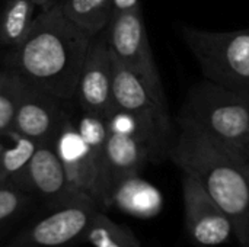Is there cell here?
<instances>
[{"label":"cell","mask_w":249,"mask_h":247,"mask_svg":"<svg viewBox=\"0 0 249 247\" xmlns=\"http://www.w3.org/2000/svg\"><path fill=\"white\" fill-rule=\"evenodd\" d=\"M25 82L10 68L0 70V134L12 130Z\"/></svg>","instance_id":"ac0fdd59"},{"label":"cell","mask_w":249,"mask_h":247,"mask_svg":"<svg viewBox=\"0 0 249 247\" xmlns=\"http://www.w3.org/2000/svg\"><path fill=\"white\" fill-rule=\"evenodd\" d=\"M22 188L53 201L57 205L88 197L73 188L51 143L38 144L25 170Z\"/></svg>","instance_id":"4fadbf2b"},{"label":"cell","mask_w":249,"mask_h":247,"mask_svg":"<svg viewBox=\"0 0 249 247\" xmlns=\"http://www.w3.org/2000/svg\"><path fill=\"white\" fill-rule=\"evenodd\" d=\"M83 243L92 247H142L133 229L111 220L98 210L83 236Z\"/></svg>","instance_id":"e0dca14e"},{"label":"cell","mask_w":249,"mask_h":247,"mask_svg":"<svg viewBox=\"0 0 249 247\" xmlns=\"http://www.w3.org/2000/svg\"><path fill=\"white\" fill-rule=\"evenodd\" d=\"M92 39L63 13L61 4H57L38 12L26 38L9 49L7 68L25 83L38 86L64 102L74 99Z\"/></svg>","instance_id":"6da1fadb"},{"label":"cell","mask_w":249,"mask_h":247,"mask_svg":"<svg viewBox=\"0 0 249 247\" xmlns=\"http://www.w3.org/2000/svg\"><path fill=\"white\" fill-rule=\"evenodd\" d=\"M184 224L188 240L198 247H217L235 236V227L223 208L191 176L182 173Z\"/></svg>","instance_id":"30bf717a"},{"label":"cell","mask_w":249,"mask_h":247,"mask_svg":"<svg viewBox=\"0 0 249 247\" xmlns=\"http://www.w3.org/2000/svg\"><path fill=\"white\" fill-rule=\"evenodd\" d=\"M112 82L114 57L102 32L92 39L77 80L74 99L80 111L108 118L115 109Z\"/></svg>","instance_id":"8fae6325"},{"label":"cell","mask_w":249,"mask_h":247,"mask_svg":"<svg viewBox=\"0 0 249 247\" xmlns=\"http://www.w3.org/2000/svg\"><path fill=\"white\" fill-rule=\"evenodd\" d=\"M38 9L31 0H4L0 7V45L18 47L32 29Z\"/></svg>","instance_id":"9a60e30c"},{"label":"cell","mask_w":249,"mask_h":247,"mask_svg":"<svg viewBox=\"0 0 249 247\" xmlns=\"http://www.w3.org/2000/svg\"><path fill=\"white\" fill-rule=\"evenodd\" d=\"M179 32L204 79L249 93V28L220 32L182 25Z\"/></svg>","instance_id":"277c9868"},{"label":"cell","mask_w":249,"mask_h":247,"mask_svg":"<svg viewBox=\"0 0 249 247\" xmlns=\"http://www.w3.org/2000/svg\"><path fill=\"white\" fill-rule=\"evenodd\" d=\"M63 102L55 95L25 83L12 130L38 144L51 143L66 114Z\"/></svg>","instance_id":"7c38bea8"},{"label":"cell","mask_w":249,"mask_h":247,"mask_svg":"<svg viewBox=\"0 0 249 247\" xmlns=\"http://www.w3.org/2000/svg\"><path fill=\"white\" fill-rule=\"evenodd\" d=\"M115 60L133 70L150 92L168 105L160 74L152 54L142 7L115 13L104 31Z\"/></svg>","instance_id":"ba28073f"},{"label":"cell","mask_w":249,"mask_h":247,"mask_svg":"<svg viewBox=\"0 0 249 247\" xmlns=\"http://www.w3.org/2000/svg\"><path fill=\"white\" fill-rule=\"evenodd\" d=\"M98 210H101L98 204L88 197L60 204L7 247H71L83 243V236Z\"/></svg>","instance_id":"9c48e42d"},{"label":"cell","mask_w":249,"mask_h":247,"mask_svg":"<svg viewBox=\"0 0 249 247\" xmlns=\"http://www.w3.org/2000/svg\"><path fill=\"white\" fill-rule=\"evenodd\" d=\"M51 144L60 157L73 188L92 198L101 210L109 208L105 179V154L88 146L79 132L74 119L70 118L67 112L64 114Z\"/></svg>","instance_id":"52a82bcc"},{"label":"cell","mask_w":249,"mask_h":247,"mask_svg":"<svg viewBox=\"0 0 249 247\" xmlns=\"http://www.w3.org/2000/svg\"><path fill=\"white\" fill-rule=\"evenodd\" d=\"M179 116L239 153L249 135V93L204 79L187 95Z\"/></svg>","instance_id":"3957f363"},{"label":"cell","mask_w":249,"mask_h":247,"mask_svg":"<svg viewBox=\"0 0 249 247\" xmlns=\"http://www.w3.org/2000/svg\"><path fill=\"white\" fill-rule=\"evenodd\" d=\"M0 186H3V185H1V183H0Z\"/></svg>","instance_id":"cb8c5ba5"},{"label":"cell","mask_w":249,"mask_h":247,"mask_svg":"<svg viewBox=\"0 0 249 247\" xmlns=\"http://www.w3.org/2000/svg\"><path fill=\"white\" fill-rule=\"evenodd\" d=\"M137 7H142L140 0H114V15Z\"/></svg>","instance_id":"ffe728a7"},{"label":"cell","mask_w":249,"mask_h":247,"mask_svg":"<svg viewBox=\"0 0 249 247\" xmlns=\"http://www.w3.org/2000/svg\"><path fill=\"white\" fill-rule=\"evenodd\" d=\"M168 159L194 178L231 217L241 247L249 240V169L241 154L179 116Z\"/></svg>","instance_id":"7a4b0ae2"},{"label":"cell","mask_w":249,"mask_h":247,"mask_svg":"<svg viewBox=\"0 0 249 247\" xmlns=\"http://www.w3.org/2000/svg\"><path fill=\"white\" fill-rule=\"evenodd\" d=\"M244 247H249V240H248V242H247V245H245V246H244Z\"/></svg>","instance_id":"603a6c76"},{"label":"cell","mask_w":249,"mask_h":247,"mask_svg":"<svg viewBox=\"0 0 249 247\" xmlns=\"http://www.w3.org/2000/svg\"><path fill=\"white\" fill-rule=\"evenodd\" d=\"M239 154H241L242 160L245 162L247 167H248V169H249V135H248V138L245 140L244 146L241 147V150H239Z\"/></svg>","instance_id":"7402d4cb"},{"label":"cell","mask_w":249,"mask_h":247,"mask_svg":"<svg viewBox=\"0 0 249 247\" xmlns=\"http://www.w3.org/2000/svg\"><path fill=\"white\" fill-rule=\"evenodd\" d=\"M108 138L105 146V179L111 207L115 188L140 176L149 163H156L152 143L134 116L115 108L107 118Z\"/></svg>","instance_id":"8992f818"},{"label":"cell","mask_w":249,"mask_h":247,"mask_svg":"<svg viewBox=\"0 0 249 247\" xmlns=\"http://www.w3.org/2000/svg\"><path fill=\"white\" fill-rule=\"evenodd\" d=\"M31 1L35 4L38 12H45V10L55 7L57 4H61L63 0H31Z\"/></svg>","instance_id":"44dd1931"},{"label":"cell","mask_w":249,"mask_h":247,"mask_svg":"<svg viewBox=\"0 0 249 247\" xmlns=\"http://www.w3.org/2000/svg\"><path fill=\"white\" fill-rule=\"evenodd\" d=\"M28 202L25 192L13 185L0 186V224L19 214Z\"/></svg>","instance_id":"d6986e66"},{"label":"cell","mask_w":249,"mask_h":247,"mask_svg":"<svg viewBox=\"0 0 249 247\" xmlns=\"http://www.w3.org/2000/svg\"><path fill=\"white\" fill-rule=\"evenodd\" d=\"M38 143L9 130L0 134V183L22 189V181Z\"/></svg>","instance_id":"5bb4252c"},{"label":"cell","mask_w":249,"mask_h":247,"mask_svg":"<svg viewBox=\"0 0 249 247\" xmlns=\"http://www.w3.org/2000/svg\"><path fill=\"white\" fill-rule=\"evenodd\" d=\"M112 93L115 108L134 116L146 131L155 151L156 163L168 159L175 138L168 105L162 103L133 70L115 58Z\"/></svg>","instance_id":"5b68a950"},{"label":"cell","mask_w":249,"mask_h":247,"mask_svg":"<svg viewBox=\"0 0 249 247\" xmlns=\"http://www.w3.org/2000/svg\"><path fill=\"white\" fill-rule=\"evenodd\" d=\"M63 13L92 38L102 33L112 16L114 0H63Z\"/></svg>","instance_id":"2e32d148"}]
</instances>
